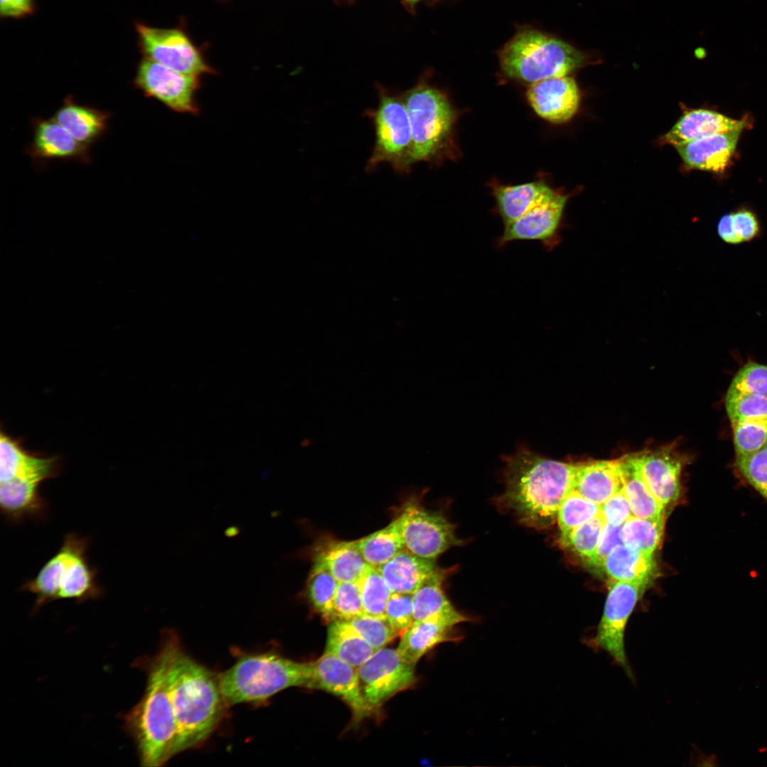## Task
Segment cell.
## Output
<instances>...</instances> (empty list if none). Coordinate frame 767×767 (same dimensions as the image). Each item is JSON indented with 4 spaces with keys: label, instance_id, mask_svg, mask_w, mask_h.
Returning <instances> with one entry per match:
<instances>
[{
    "label": "cell",
    "instance_id": "48",
    "mask_svg": "<svg viewBox=\"0 0 767 767\" xmlns=\"http://www.w3.org/2000/svg\"><path fill=\"white\" fill-rule=\"evenodd\" d=\"M621 526L604 523L597 547L594 554L587 560L589 565L601 567L603 561L618 545L623 543Z\"/></svg>",
    "mask_w": 767,
    "mask_h": 767
},
{
    "label": "cell",
    "instance_id": "19",
    "mask_svg": "<svg viewBox=\"0 0 767 767\" xmlns=\"http://www.w3.org/2000/svg\"><path fill=\"white\" fill-rule=\"evenodd\" d=\"M31 125L33 138L26 153L34 161L56 159L90 163L89 147L75 140L53 118H34Z\"/></svg>",
    "mask_w": 767,
    "mask_h": 767
},
{
    "label": "cell",
    "instance_id": "30",
    "mask_svg": "<svg viewBox=\"0 0 767 767\" xmlns=\"http://www.w3.org/2000/svg\"><path fill=\"white\" fill-rule=\"evenodd\" d=\"M376 651L349 621L335 620L330 622L325 652L357 668Z\"/></svg>",
    "mask_w": 767,
    "mask_h": 767
},
{
    "label": "cell",
    "instance_id": "28",
    "mask_svg": "<svg viewBox=\"0 0 767 767\" xmlns=\"http://www.w3.org/2000/svg\"><path fill=\"white\" fill-rule=\"evenodd\" d=\"M601 567L614 581L646 587L654 575L656 562L653 555L638 551L621 543L611 551Z\"/></svg>",
    "mask_w": 767,
    "mask_h": 767
},
{
    "label": "cell",
    "instance_id": "11",
    "mask_svg": "<svg viewBox=\"0 0 767 767\" xmlns=\"http://www.w3.org/2000/svg\"><path fill=\"white\" fill-rule=\"evenodd\" d=\"M134 85L146 97L157 99L175 112L195 114L199 111L197 76L178 72L146 57L138 66Z\"/></svg>",
    "mask_w": 767,
    "mask_h": 767
},
{
    "label": "cell",
    "instance_id": "50",
    "mask_svg": "<svg viewBox=\"0 0 767 767\" xmlns=\"http://www.w3.org/2000/svg\"><path fill=\"white\" fill-rule=\"evenodd\" d=\"M717 232L719 238L726 244L738 245L742 243L733 229L729 212L720 217L717 225Z\"/></svg>",
    "mask_w": 767,
    "mask_h": 767
},
{
    "label": "cell",
    "instance_id": "33",
    "mask_svg": "<svg viewBox=\"0 0 767 767\" xmlns=\"http://www.w3.org/2000/svg\"><path fill=\"white\" fill-rule=\"evenodd\" d=\"M664 526L665 517L651 519L632 516L621 526L622 542L631 548L653 555L662 541Z\"/></svg>",
    "mask_w": 767,
    "mask_h": 767
},
{
    "label": "cell",
    "instance_id": "46",
    "mask_svg": "<svg viewBox=\"0 0 767 767\" xmlns=\"http://www.w3.org/2000/svg\"><path fill=\"white\" fill-rule=\"evenodd\" d=\"M733 229L741 241L750 242L761 236L763 227L754 211L741 207L729 212Z\"/></svg>",
    "mask_w": 767,
    "mask_h": 767
},
{
    "label": "cell",
    "instance_id": "38",
    "mask_svg": "<svg viewBox=\"0 0 767 767\" xmlns=\"http://www.w3.org/2000/svg\"><path fill=\"white\" fill-rule=\"evenodd\" d=\"M725 407L731 424L767 420V397L761 394L727 391Z\"/></svg>",
    "mask_w": 767,
    "mask_h": 767
},
{
    "label": "cell",
    "instance_id": "3",
    "mask_svg": "<svg viewBox=\"0 0 767 767\" xmlns=\"http://www.w3.org/2000/svg\"><path fill=\"white\" fill-rule=\"evenodd\" d=\"M158 652L143 669L147 684L140 702L125 716L143 766L157 767L173 756L176 726L168 684L169 641L165 633Z\"/></svg>",
    "mask_w": 767,
    "mask_h": 767
},
{
    "label": "cell",
    "instance_id": "8",
    "mask_svg": "<svg viewBox=\"0 0 767 767\" xmlns=\"http://www.w3.org/2000/svg\"><path fill=\"white\" fill-rule=\"evenodd\" d=\"M375 144L366 165L368 170L387 163L396 171L408 173L413 165L411 126L402 96L380 91L379 102L371 113Z\"/></svg>",
    "mask_w": 767,
    "mask_h": 767
},
{
    "label": "cell",
    "instance_id": "40",
    "mask_svg": "<svg viewBox=\"0 0 767 767\" xmlns=\"http://www.w3.org/2000/svg\"><path fill=\"white\" fill-rule=\"evenodd\" d=\"M604 523L599 514L573 530L562 544L587 560L597 547Z\"/></svg>",
    "mask_w": 767,
    "mask_h": 767
},
{
    "label": "cell",
    "instance_id": "37",
    "mask_svg": "<svg viewBox=\"0 0 767 767\" xmlns=\"http://www.w3.org/2000/svg\"><path fill=\"white\" fill-rule=\"evenodd\" d=\"M41 455L26 450L20 440L4 431L0 436V482L10 479L19 472L38 463Z\"/></svg>",
    "mask_w": 767,
    "mask_h": 767
},
{
    "label": "cell",
    "instance_id": "5",
    "mask_svg": "<svg viewBox=\"0 0 767 767\" xmlns=\"http://www.w3.org/2000/svg\"><path fill=\"white\" fill-rule=\"evenodd\" d=\"M88 543L87 537L66 534L58 552L21 587L20 590L36 596L35 609L58 599L81 603L102 595L97 570L87 555Z\"/></svg>",
    "mask_w": 767,
    "mask_h": 767
},
{
    "label": "cell",
    "instance_id": "9",
    "mask_svg": "<svg viewBox=\"0 0 767 767\" xmlns=\"http://www.w3.org/2000/svg\"><path fill=\"white\" fill-rule=\"evenodd\" d=\"M644 588L634 583L614 581L609 588L596 634L588 641L592 648L606 651L631 678L633 676L626 654L624 634L629 618Z\"/></svg>",
    "mask_w": 767,
    "mask_h": 767
},
{
    "label": "cell",
    "instance_id": "20",
    "mask_svg": "<svg viewBox=\"0 0 767 767\" xmlns=\"http://www.w3.org/2000/svg\"><path fill=\"white\" fill-rule=\"evenodd\" d=\"M642 477L658 501L664 507L678 500L680 494L682 461L670 448L638 454Z\"/></svg>",
    "mask_w": 767,
    "mask_h": 767
},
{
    "label": "cell",
    "instance_id": "39",
    "mask_svg": "<svg viewBox=\"0 0 767 767\" xmlns=\"http://www.w3.org/2000/svg\"><path fill=\"white\" fill-rule=\"evenodd\" d=\"M736 466L746 482L767 501V442L754 452L736 455Z\"/></svg>",
    "mask_w": 767,
    "mask_h": 767
},
{
    "label": "cell",
    "instance_id": "16",
    "mask_svg": "<svg viewBox=\"0 0 767 767\" xmlns=\"http://www.w3.org/2000/svg\"><path fill=\"white\" fill-rule=\"evenodd\" d=\"M312 663V689L322 690L340 697L349 707L357 723L375 713L363 695L357 668L326 652Z\"/></svg>",
    "mask_w": 767,
    "mask_h": 767
},
{
    "label": "cell",
    "instance_id": "35",
    "mask_svg": "<svg viewBox=\"0 0 767 767\" xmlns=\"http://www.w3.org/2000/svg\"><path fill=\"white\" fill-rule=\"evenodd\" d=\"M338 584L327 569L314 563L307 580V597L313 608L328 621Z\"/></svg>",
    "mask_w": 767,
    "mask_h": 767
},
{
    "label": "cell",
    "instance_id": "17",
    "mask_svg": "<svg viewBox=\"0 0 767 767\" xmlns=\"http://www.w3.org/2000/svg\"><path fill=\"white\" fill-rule=\"evenodd\" d=\"M467 620L457 611L414 621L401 634L396 649L404 660L415 666L424 655L440 643L459 640L460 637L454 633L453 628Z\"/></svg>",
    "mask_w": 767,
    "mask_h": 767
},
{
    "label": "cell",
    "instance_id": "4",
    "mask_svg": "<svg viewBox=\"0 0 767 767\" xmlns=\"http://www.w3.org/2000/svg\"><path fill=\"white\" fill-rule=\"evenodd\" d=\"M228 705L256 703L292 687L313 688L312 663L273 653H246L219 675Z\"/></svg>",
    "mask_w": 767,
    "mask_h": 767
},
{
    "label": "cell",
    "instance_id": "12",
    "mask_svg": "<svg viewBox=\"0 0 767 767\" xmlns=\"http://www.w3.org/2000/svg\"><path fill=\"white\" fill-rule=\"evenodd\" d=\"M406 550L435 560L442 553L460 543L455 526L443 515L409 503L398 516Z\"/></svg>",
    "mask_w": 767,
    "mask_h": 767
},
{
    "label": "cell",
    "instance_id": "42",
    "mask_svg": "<svg viewBox=\"0 0 767 767\" xmlns=\"http://www.w3.org/2000/svg\"><path fill=\"white\" fill-rule=\"evenodd\" d=\"M348 621L376 651L386 647L400 635L386 618L364 614Z\"/></svg>",
    "mask_w": 767,
    "mask_h": 767
},
{
    "label": "cell",
    "instance_id": "21",
    "mask_svg": "<svg viewBox=\"0 0 767 767\" xmlns=\"http://www.w3.org/2000/svg\"><path fill=\"white\" fill-rule=\"evenodd\" d=\"M744 128L708 136L674 146L692 168L722 172L729 165Z\"/></svg>",
    "mask_w": 767,
    "mask_h": 767
},
{
    "label": "cell",
    "instance_id": "1",
    "mask_svg": "<svg viewBox=\"0 0 767 767\" xmlns=\"http://www.w3.org/2000/svg\"><path fill=\"white\" fill-rule=\"evenodd\" d=\"M165 633L170 648L168 684L176 726L175 756L207 740L228 705L219 675L190 657L175 633Z\"/></svg>",
    "mask_w": 767,
    "mask_h": 767
},
{
    "label": "cell",
    "instance_id": "41",
    "mask_svg": "<svg viewBox=\"0 0 767 767\" xmlns=\"http://www.w3.org/2000/svg\"><path fill=\"white\" fill-rule=\"evenodd\" d=\"M364 614L358 581L339 582L329 621H350Z\"/></svg>",
    "mask_w": 767,
    "mask_h": 767
},
{
    "label": "cell",
    "instance_id": "36",
    "mask_svg": "<svg viewBox=\"0 0 767 767\" xmlns=\"http://www.w3.org/2000/svg\"><path fill=\"white\" fill-rule=\"evenodd\" d=\"M357 581L364 614L386 618V607L392 592L378 568L370 566Z\"/></svg>",
    "mask_w": 767,
    "mask_h": 767
},
{
    "label": "cell",
    "instance_id": "31",
    "mask_svg": "<svg viewBox=\"0 0 767 767\" xmlns=\"http://www.w3.org/2000/svg\"><path fill=\"white\" fill-rule=\"evenodd\" d=\"M447 573L448 570L436 567L412 594L414 621L457 611L442 587Z\"/></svg>",
    "mask_w": 767,
    "mask_h": 767
},
{
    "label": "cell",
    "instance_id": "27",
    "mask_svg": "<svg viewBox=\"0 0 767 767\" xmlns=\"http://www.w3.org/2000/svg\"><path fill=\"white\" fill-rule=\"evenodd\" d=\"M435 562L405 549L377 568L392 592L413 594L436 569Z\"/></svg>",
    "mask_w": 767,
    "mask_h": 767
},
{
    "label": "cell",
    "instance_id": "2",
    "mask_svg": "<svg viewBox=\"0 0 767 767\" xmlns=\"http://www.w3.org/2000/svg\"><path fill=\"white\" fill-rule=\"evenodd\" d=\"M505 466V506L527 526H550L562 501L574 489L577 464L548 459L522 447L506 457Z\"/></svg>",
    "mask_w": 767,
    "mask_h": 767
},
{
    "label": "cell",
    "instance_id": "29",
    "mask_svg": "<svg viewBox=\"0 0 767 767\" xmlns=\"http://www.w3.org/2000/svg\"><path fill=\"white\" fill-rule=\"evenodd\" d=\"M620 460L623 489L633 516L657 519L665 517V508L652 494L641 472L638 454L626 455Z\"/></svg>",
    "mask_w": 767,
    "mask_h": 767
},
{
    "label": "cell",
    "instance_id": "34",
    "mask_svg": "<svg viewBox=\"0 0 767 767\" xmlns=\"http://www.w3.org/2000/svg\"><path fill=\"white\" fill-rule=\"evenodd\" d=\"M600 514V506L572 489L562 501L557 513L560 540L573 530Z\"/></svg>",
    "mask_w": 767,
    "mask_h": 767
},
{
    "label": "cell",
    "instance_id": "7",
    "mask_svg": "<svg viewBox=\"0 0 767 767\" xmlns=\"http://www.w3.org/2000/svg\"><path fill=\"white\" fill-rule=\"evenodd\" d=\"M410 119L411 162L431 161L448 143L455 113L447 97L428 85L419 84L402 95Z\"/></svg>",
    "mask_w": 767,
    "mask_h": 767
},
{
    "label": "cell",
    "instance_id": "22",
    "mask_svg": "<svg viewBox=\"0 0 767 767\" xmlns=\"http://www.w3.org/2000/svg\"><path fill=\"white\" fill-rule=\"evenodd\" d=\"M111 114L77 103L68 95L54 114V120L80 143L90 147L108 130Z\"/></svg>",
    "mask_w": 767,
    "mask_h": 767
},
{
    "label": "cell",
    "instance_id": "44",
    "mask_svg": "<svg viewBox=\"0 0 767 767\" xmlns=\"http://www.w3.org/2000/svg\"><path fill=\"white\" fill-rule=\"evenodd\" d=\"M727 391L767 397V365L748 361L736 372Z\"/></svg>",
    "mask_w": 767,
    "mask_h": 767
},
{
    "label": "cell",
    "instance_id": "10",
    "mask_svg": "<svg viewBox=\"0 0 767 767\" xmlns=\"http://www.w3.org/2000/svg\"><path fill=\"white\" fill-rule=\"evenodd\" d=\"M357 671L363 695L375 712L415 682V665L404 660L397 649L386 647L376 651Z\"/></svg>",
    "mask_w": 767,
    "mask_h": 767
},
{
    "label": "cell",
    "instance_id": "13",
    "mask_svg": "<svg viewBox=\"0 0 767 767\" xmlns=\"http://www.w3.org/2000/svg\"><path fill=\"white\" fill-rule=\"evenodd\" d=\"M60 467L48 464L21 472L10 479L0 482L1 513L11 524L45 518L48 504L40 493V485L58 475Z\"/></svg>",
    "mask_w": 767,
    "mask_h": 767
},
{
    "label": "cell",
    "instance_id": "24",
    "mask_svg": "<svg viewBox=\"0 0 767 767\" xmlns=\"http://www.w3.org/2000/svg\"><path fill=\"white\" fill-rule=\"evenodd\" d=\"M746 126L744 120H737L708 109H693L684 114L663 137V142L673 146L708 136L723 133Z\"/></svg>",
    "mask_w": 767,
    "mask_h": 767
},
{
    "label": "cell",
    "instance_id": "43",
    "mask_svg": "<svg viewBox=\"0 0 767 767\" xmlns=\"http://www.w3.org/2000/svg\"><path fill=\"white\" fill-rule=\"evenodd\" d=\"M736 455L754 452L767 442V420L731 423Z\"/></svg>",
    "mask_w": 767,
    "mask_h": 767
},
{
    "label": "cell",
    "instance_id": "18",
    "mask_svg": "<svg viewBox=\"0 0 767 767\" xmlns=\"http://www.w3.org/2000/svg\"><path fill=\"white\" fill-rule=\"evenodd\" d=\"M529 104L541 118L553 123H564L576 113L580 94L575 81L565 75L533 83L527 91Z\"/></svg>",
    "mask_w": 767,
    "mask_h": 767
},
{
    "label": "cell",
    "instance_id": "45",
    "mask_svg": "<svg viewBox=\"0 0 767 767\" xmlns=\"http://www.w3.org/2000/svg\"><path fill=\"white\" fill-rule=\"evenodd\" d=\"M385 614L391 626L402 634L414 621L412 594L392 592Z\"/></svg>",
    "mask_w": 767,
    "mask_h": 767
},
{
    "label": "cell",
    "instance_id": "23",
    "mask_svg": "<svg viewBox=\"0 0 767 767\" xmlns=\"http://www.w3.org/2000/svg\"><path fill=\"white\" fill-rule=\"evenodd\" d=\"M623 488L620 460H597L577 464L574 489L601 506Z\"/></svg>",
    "mask_w": 767,
    "mask_h": 767
},
{
    "label": "cell",
    "instance_id": "32",
    "mask_svg": "<svg viewBox=\"0 0 767 767\" xmlns=\"http://www.w3.org/2000/svg\"><path fill=\"white\" fill-rule=\"evenodd\" d=\"M358 548L371 567H379L405 550L399 518L386 527L357 540Z\"/></svg>",
    "mask_w": 767,
    "mask_h": 767
},
{
    "label": "cell",
    "instance_id": "26",
    "mask_svg": "<svg viewBox=\"0 0 767 767\" xmlns=\"http://www.w3.org/2000/svg\"><path fill=\"white\" fill-rule=\"evenodd\" d=\"M314 563L327 569L339 582L357 581L370 567L357 540H324L315 550Z\"/></svg>",
    "mask_w": 767,
    "mask_h": 767
},
{
    "label": "cell",
    "instance_id": "14",
    "mask_svg": "<svg viewBox=\"0 0 767 767\" xmlns=\"http://www.w3.org/2000/svg\"><path fill=\"white\" fill-rule=\"evenodd\" d=\"M137 31L146 58L188 75L199 77L211 72L198 50L181 31L138 24Z\"/></svg>",
    "mask_w": 767,
    "mask_h": 767
},
{
    "label": "cell",
    "instance_id": "47",
    "mask_svg": "<svg viewBox=\"0 0 767 767\" xmlns=\"http://www.w3.org/2000/svg\"><path fill=\"white\" fill-rule=\"evenodd\" d=\"M600 516L614 526H622L633 516L623 488L600 506Z\"/></svg>",
    "mask_w": 767,
    "mask_h": 767
},
{
    "label": "cell",
    "instance_id": "49",
    "mask_svg": "<svg viewBox=\"0 0 767 767\" xmlns=\"http://www.w3.org/2000/svg\"><path fill=\"white\" fill-rule=\"evenodd\" d=\"M33 10V0H1L0 11L2 16L21 17Z\"/></svg>",
    "mask_w": 767,
    "mask_h": 767
},
{
    "label": "cell",
    "instance_id": "15",
    "mask_svg": "<svg viewBox=\"0 0 767 767\" xmlns=\"http://www.w3.org/2000/svg\"><path fill=\"white\" fill-rule=\"evenodd\" d=\"M567 198V195L557 192L550 200L504 225L502 234L496 240L498 248L516 241H536L547 251L554 249L560 241V230Z\"/></svg>",
    "mask_w": 767,
    "mask_h": 767
},
{
    "label": "cell",
    "instance_id": "51",
    "mask_svg": "<svg viewBox=\"0 0 767 767\" xmlns=\"http://www.w3.org/2000/svg\"><path fill=\"white\" fill-rule=\"evenodd\" d=\"M404 1H406V2L410 3V4H415V3L418 2V1H419L420 0H404Z\"/></svg>",
    "mask_w": 767,
    "mask_h": 767
},
{
    "label": "cell",
    "instance_id": "6",
    "mask_svg": "<svg viewBox=\"0 0 767 767\" xmlns=\"http://www.w3.org/2000/svg\"><path fill=\"white\" fill-rule=\"evenodd\" d=\"M501 67L510 78L533 84L567 75L587 62L584 53L534 29H523L501 50Z\"/></svg>",
    "mask_w": 767,
    "mask_h": 767
},
{
    "label": "cell",
    "instance_id": "25",
    "mask_svg": "<svg viewBox=\"0 0 767 767\" xmlns=\"http://www.w3.org/2000/svg\"><path fill=\"white\" fill-rule=\"evenodd\" d=\"M556 191L541 181L494 187L496 210L504 225L550 200Z\"/></svg>",
    "mask_w": 767,
    "mask_h": 767
}]
</instances>
